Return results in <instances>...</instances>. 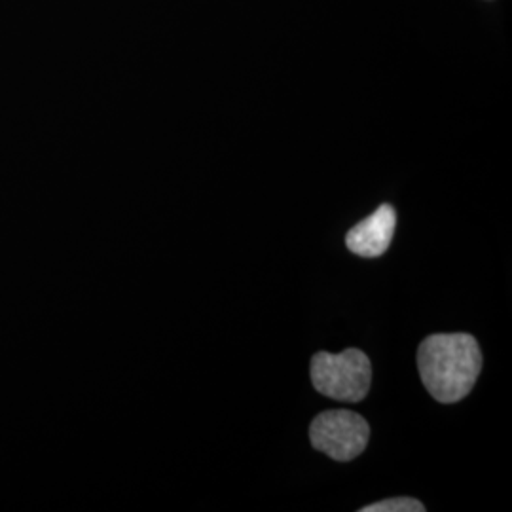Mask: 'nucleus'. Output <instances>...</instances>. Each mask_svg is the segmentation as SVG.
I'll return each instance as SVG.
<instances>
[{
    "mask_svg": "<svg viewBox=\"0 0 512 512\" xmlns=\"http://www.w3.org/2000/svg\"><path fill=\"white\" fill-rule=\"evenodd\" d=\"M418 368L421 382L435 401L459 403L473 391L480 376L482 351L471 334H433L420 344Z\"/></svg>",
    "mask_w": 512,
    "mask_h": 512,
    "instance_id": "1",
    "label": "nucleus"
},
{
    "mask_svg": "<svg viewBox=\"0 0 512 512\" xmlns=\"http://www.w3.org/2000/svg\"><path fill=\"white\" fill-rule=\"evenodd\" d=\"M311 384L323 395L342 403H361L370 391L372 365L361 349L338 355L319 351L310 365Z\"/></svg>",
    "mask_w": 512,
    "mask_h": 512,
    "instance_id": "2",
    "label": "nucleus"
},
{
    "mask_svg": "<svg viewBox=\"0 0 512 512\" xmlns=\"http://www.w3.org/2000/svg\"><path fill=\"white\" fill-rule=\"evenodd\" d=\"M368 439V421L351 410H327L311 421V446L334 461H351L361 456Z\"/></svg>",
    "mask_w": 512,
    "mask_h": 512,
    "instance_id": "3",
    "label": "nucleus"
},
{
    "mask_svg": "<svg viewBox=\"0 0 512 512\" xmlns=\"http://www.w3.org/2000/svg\"><path fill=\"white\" fill-rule=\"evenodd\" d=\"M397 228V211L384 203L370 217L353 226L346 236V245L353 255L378 258L385 255Z\"/></svg>",
    "mask_w": 512,
    "mask_h": 512,
    "instance_id": "4",
    "label": "nucleus"
},
{
    "mask_svg": "<svg viewBox=\"0 0 512 512\" xmlns=\"http://www.w3.org/2000/svg\"><path fill=\"white\" fill-rule=\"evenodd\" d=\"M425 505L414 497H393L363 507L361 512H423Z\"/></svg>",
    "mask_w": 512,
    "mask_h": 512,
    "instance_id": "5",
    "label": "nucleus"
}]
</instances>
